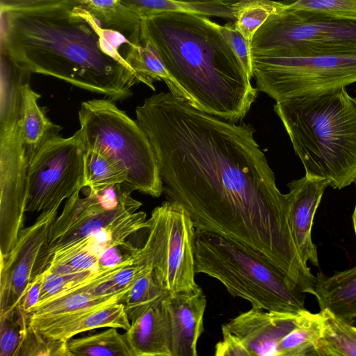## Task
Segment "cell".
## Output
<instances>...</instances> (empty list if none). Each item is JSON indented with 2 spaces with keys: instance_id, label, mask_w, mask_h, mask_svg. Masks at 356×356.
Wrapping results in <instances>:
<instances>
[{
  "instance_id": "cell-1",
  "label": "cell",
  "mask_w": 356,
  "mask_h": 356,
  "mask_svg": "<svg viewBox=\"0 0 356 356\" xmlns=\"http://www.w3.org/2000/svg\"><path fill=\"white\" fill-rule=\"evenodd\" d=\"M136 116L154 151L166 200L182 206L196 229L258 252L295 284L311 277L287 195L250 125L207 113L170 91L145 99Z\"/></svg>"
},
{
  "instance_id": "cell-34",
  "label": "cell",
  "mask_w": 356,
  "mask_h": 356,
  "mask_svg": "<svg viewBox=\"0 0 356 356\" xmlns=\"http://www.w3.org/2000/svg\"><path fill=\"white\" fill-rule=\"evenodd\" d=\"M222 339L215 346L217 356H250L243 343L234 334L222 325Z\"/></svg>"
},
{
  "instance_id": "cell-16",
  "label": "cell",
  "mask_w": 356,
  "mask_h": 356,
  "mask_svg": "<svg viewBox=\"0 0 356 356\" xmlns=\"http://www.w3.org/2000/svg\"><path fill=\"white\" fill-rule=\"evenodd\" d=\"M148 226L147 214L144 211H136L123 216L85 238L49 250L51 257L49 265L67 263L81 252L99 258L112 247L129 245L130 243L127 239Z\"/></svg>"
},
{
  "instance_id": "cell-24",
  "label": "cell",
  "mask_w": 356,
  "mask_h": 356,
  "mask_svg": "<svg viewBox=\"0 0 356 356\" xmlns=\"http://www.w3.org/2000/svg\"><path fill=\"white\" fill-rule=\"evenodd\" d=\"M88 10L105 28L116 30L128 39L141 33L142 18L120 0H74Z\"/></svg>"
},
{
  "instance_id": "cell-11",
  "label": "cell",
  "mask_w": 356,
  "mask_h": 356,
  "mask_svg": "<svg viewBox=\"0 0 356 356\" xmlns=\"http://www.w3.org/2000/svg\"><path fill=\"white\" fill-rule=\"evenodd\" d=\"M20 104L0 106V250L15 246L24 228L29 156L19 122Z\"/></svg>"
},
{
  "instance_id": "cell-12",
  "label": "cell",
  "mask_w": 356,
  "mask_h": 356,
  "mask_svg": "<svg viewBox=\"0 0 356 356\" xmlns=\"http://www.w3.org/2000/svg\"><path fill=\"white\" fill-rule=\"evenodd\" d=\"M58 209L40 212L35 222L21 229L14 248L1 254L0 317L19 307L30 283L47 267L49 232Z\"/></svg>"
},
{
  "instance_id": "cell-7",
  "label": "cell",
  "mask_w": 356,
  "mask_h": 356,
  "mask_svg": "<svg viewBox=\"0 0 356 356\" xmlns=\"http://www.w3.org/2000/svg\"><path fill=\"white\" fill-rule=\"evenodd\" d=\"M252 59L257 88L276 102L356 82V51H287Z\"/></svg>"
},
{
  "instance_id": "cell-14",
  "label": "cell",
  "mask_w": 356,
  "mask_h": 356,
  "mask_svg": "<svg viewBox=\"0 0 356 356\" xmlns=\"http://www.w3.org/2000/svg\"><path fill=\"white\" fill-rule=\"evenodd\" d=\"M163 304L170 325L172 356H197V342L204 332L207 306L202 288L168 293Z\"/></svg>"
},
{
  "instance_id": "cell-4",
  "label": "cell",
  "mask_w": 356,
  "mask_h": 356,
  "mask_svg": "<svg viewBox=\"0 0 356 356\" xmlns=\"http://www.w3.org/2000/svg\"><path fill=\"white\" fill-rule=\"evenodd\" d=\"M305 175L334 189L356 182V100L346 88L276 102Z\"/></svg>"
},
{
  "instance_id": "cell-33",
  "label": "cell",
  "mask_w": 356,
  "mask_h": 356,
  "mask_svg": "<svg viewBox=\"0 0 356 356\" xmlns=\"http://www.w3.org/2000/svg\"><path fill=\"white\" fill-rule=\"evenodd\" d=\"M220 30L234 54L251 79L254 77V74L250 42L236 29L234 23L229 22L224 25H220Z\"/></svg>"
},
{
  "instance_id": "cell-25",
  "label": "cell",
  "mask_w": 356,
  "mask_h": 356,
  "mask_svg": "<svg viewBox=\"0 0 356 356\" xmlns=\"http://www.w3.org/2000/svg\"><path fill=\"white\" fill-rule=\"evenodd\" d=\"M83 161L84 188H88L87 194L96 195L111 186L127 184L126 171L104 153L86 149Z\"/></svg>"
},
{
  "instance_id": "cell-2",
  "label": "cell",
  "mask_w": 356,
  "mask_h": 356,
  "mask_svg": "<svg viewBox=\"0 0 356 356\" xmlns=\"http://www.w3.org/2000/svg\"><path fill=\"white\" fill-rule=\"evenodd\" d=\"M99 21L73 0L51 7L1 10V54L23 72L51 76L113 102L139 83L102 47Z\"/></svg>"
},
{
  "instance_id": "cell-5",
  "label": "cell",
  "mask_w": 356,
  "mask_h": 356,
  "mask_svg": "<svg viewBox=\"0 0 356 356\" xmlns=\"http://www.w3.org/2000/svg\"><path fill=\"white\" fill-rule=\"evenodd\" d=\"M195 271L219 281L234 297L267 311L305 309L300 291L258 252L227 237L196 229Z\"/></svg>"
},
{
  "instance_id": "cell-39",
  "label": "cell",
  "mask_w": 356,
  "mask_h": 356,
  "mask_svg": "<svg viewBox=\"0 0 356 356\" xmlns=\"http://www.w3.org/2000/svg\"><path fill=\"white\" fill-rule=\"evenodd\" d=\"M355 100H356V98H355Z\"/></svg>"
},
{
  "instance_id": "cell-26",
  "label": "cell",
  "mask_w": 356,
  "mask_h": 356,
  "mask_svg": "<svg viewBox=\"0 0 356 356\" xmlns=\"http://www.w3.org/2000/svg\"><path fill=\"white\" fill-rule=\"evenodd\" d=\"M70 356H134L124 334L117 328L67 341Z\"/></svg>"
},
{
  "instance_id": "cell-30",
  "label": "cell",
  "mask_w": 356,
  "mask_h": 356,
  "mask_svg": "<svg viewBox=\"0 0 356 356\" xmlns=\"http://www.w3.org/2000/svg\"><path fill=\"white\" fill-rule=\"evenodd\" d=\"M90 202V196L81 197L80 191L70 197L52 223L49 232L48 249L55 245L65 233L83 216Z\"/></svg>"
},
{
  "instance_id": "cell-3",
  "label": "cell",
  "mask_w": 356,
  "mask_h": 356,
  "mask_svg": "<svg viewBox=\"0 0 356 356\" xmlns=\"http://www.w3.org/2000/svg\"><path fill=\"white\" fill-rule=\"evenodd\" d=\"M142 30L174 81L173 95L232 122L247 115L259 90L220 24L203 15L168 12L143 17Z\"/></svg>"
},
{
  "instance_id": "cell-20",
  "label": "cell",
  "mask_w": 356,
  "mask_h": 356,
  "mask_svg": "<svg viewBox=\"0 0 356 356\" xmlns=\"http://www.w3.org/2000/svg\"><path fill=\"white\" fill-rule=\"evenodd\" d=\"M131 322L124 304L118 302L93 310L69 321L35 330L54 340L68 341L75 335L102 327H115L127 330Z\"/></svg>"
},
{
  "instance_id": "cell-23",
  "label": "cell",
  "mask_w": 356,
  "mask_h": 356,
  "mask_svg": "<svg viewBox=\"0 0 356 356\" xmlns=\"http://www.w3.org/2000/svg\"><path fill=\"white\" fill-rule=\"evenodd\" d=\"M120 1L141 18L162 13L181 12L234 21L232 5L223 3H184L174 0Z\"/></svg>"
},
{
  "instance_id": "cell-22",
  "label": "cell",
  "mask_w": 356,
  "mask_h": 356,
  "mask_svg": "<svg viewBox=\"0 0 356 356\" xmlns=\"http://www.w3.org/2000/svg\"><path fill=\"white\" fill-rule=\"evenodd\" d=\"M323 324L316 356H356V326L328 309L321 310Z\"/></svg>"
},
{
  "instance_id": "cell-35",
  "label": "cell",
  "mask_w": 356,
  "mask_h": 356,
  "mask_svg": "<svg viewBox=\"0 0 356 356\" xmlns=\"http://www.w3.org/2000/svg\"><path fill=\"white\" fill-rule=\"evenodd\" d=\"M70 0H1L2 10H26L61 5Z\"/></svg>"
},
{
  "instance_id": "cell-38",
  "label": "cell",
  "mask_w": 356,
  "mask_h": 356,
  "mask_svg": "<svg viewBox=\"0 0 356 356\" xmlns=\"http://www.w3.org/2000/svg\"><path fill=\"white\" fill-rule=\"evenodd\" d=\"M352 219H353V224L355 234V237H356V202H355V209H354V211H353V213L352 216Z\"/></svg>"
},
{
  "instance_id": "cell-19",
  "label": "cell",
  "mask_w": 356,
  "mask_h": 356,
  "mask_svg": "<svg viewBox=\"0 0 356 356\" xmlns=\"http://www.w3.org/2000/svg\"><path fill=\"white\" fill-rule=\"evenodd\" d=\"M40 95L27 81L20 87L19 122L29 160L49 139L58 136L61 127L54 124L38 104Z\"/></svg>"
},
{
  "instance_id": "cell-9",
  "label": "cell",
  "mask_w": 356,
  "mask_h": 356,
  "mask_svg": "<svg viewBox=\"0 0 356 356\" xmlns=\"http://www.w3.org/2000/svg\"><path fill=\"white\" fill-rule=\"evenodd\" d=\"M298 51H356V19L286 9L255 33L252 56Z\"/></svg>"
},
{
  "instance_id": "cell-6",
  "label": "cell",
  "mask_w": 356,
  "mask_h": 356,
  "mask_svg": "<svg viewBox=\"0 0 356 356\" xmlns=\"http://www.w3.org/2000/svg\"><path fill=\"white\" fill-rule=\"evenodd\" d=\"M114 102L95 99L81 103L79 121L85 147L117 162L134 191L159 197L163 185L152 144L137 121Z\"/></svg>"
},
{
  "instance_id": "cell-17",
  "label": "cell",
  "mask_w": 356,
  "mask_h": 356,
  "mask_svg": "<svg viewBox=\"0 0 356 356\" xmlns=\"http://www.w3.org/2000/svg\"><path fill=\"white\" fill-rule=\"evenodd\" d=\"M163 299L131 323L124 334L134 356H172L170 325Z\"/></svg>"
},
{
  "instance_id": "cell-32",
  "label": "cell",
  "mask_w": 356,
  "mask_h": 356,
  "mask_svg": "<svg viewBox=\"0 0 356 356\" xmlns=\"http://www.w3.org/2000/svg\"><path fill=\"white\" fill-rule=\"evenodd\" d=\"M286 9L356 19V0H295Z\"/></svg>"
},
{
  "instance_id": "cell-27",
  "label": "cell",
  "mask_w": 356,
  "mask_h": 356,
  "mask_svg": "<svg viewBox=\"0 0 356 356\" xmlns=\"http://www.w3.org/2000/svg\"><path fill=\"white\" fill-rule=\"evenodd\" d=\"M287 6V3L273 0H239L232 5L233 23L251 45L255 33L266 19Z\"/></svg>"
},
{
  "instance_id": "cell-21",
  "label": "cell",
  "mask_w": 356,
  "mask_h": 356,
  "mask_svg": "<svg viewBox=\"0 0 356 356\" xmlns=\"http://www.w3.org/2000/svg\"><path fill=\"white\" fill-rule=\"evenodd\" d=\"M142 29V26H141ZM124 60L134 72L138 82H142L155 90L154 81H163L170 92L175 90L174 81L165 67L151 41L142 30L141 37L130 41L122 54Z\"/></svg>"
},
{
  "instance_id": "cell-29",
  "label": "cell",
  "mask_w": 356,
  "mask_h": 356,
  "mask_svg": "<svg viewBox=\"0 0 356 356\" xmlns=\"http://www.w3.org/2000/svg\"><path fill=\"white\" fill-rule=\"evenodd\" d=\"M323 324L321 312L308 311L304 320L281 341L279 356L314 355L315 347L321 337Z\"/></svg>"
},
{
  "instance_id": "cell-13",
  "label": "cell",
  "mask_w": 356,
  "mask_h": 356,
  "mask_svg": "<svg viewBox=\"0 0 356 356\" xmlns=\"http://www.w3.org/2000/svg\"><path fill=\"white\" fill-rule=\"evenodd\" d=\"M298 312L267 311L252 307L223 325L245 346L250 356H279L283 338L305 318Z\"/></svg>"
},
{
  "instance_id": "cell-8",
  "label": "cell",
  "mask_w": 356,
  "mask_h": 356,
  "mask_svg": "<svg viewBox=\"0 0 356 356\" xmlns=\"http://www.w3.org/2000/svg\"><path fill=\"white\" fill-rule=\"evenodd\" d=\"M142 252L168 293L191 291L200 286L195 280L196 229L188 211L166 200L155 207Z\"/></svg>"
},
{
  "instance_id": "cell-18",
  "label": "cell",
  "mask_w": 356,
  "mask_h": 356,
  "mask_svg": "<svg viewBox=\"0 0 356 356\" xmlns=\"http://www.w3.org/2000/svg\"><path fill=\"white\" fill-rule=\"evenodd\" d=\"M314 296L321 309H328L343 320L353 323L356 318V266L327 276L316 277Z\"/></svg>"
},
{
  "instance_id": "cell-37",
  "label": "cell",
  "mask_w": 356,
  "mask_h": 356,
  "mask_svg": "<svg viewBox=\"0 0 356 356\" xmlns=\"http://www.w3.org/2000/svg\"><path fill=\"white\" fill-rule=\"evenodd\" d=\"M67 263L81 270L95 271L104 268L100 265L99 258L87 252H80Z\"/></svg>"
},
{
  "instance_id": "cell-28",
  "label": "cell",
  "mask_w": 356,
  "mask_h": 356,
  "mask_svg": "<svg viewBox=\"0 0 356 356\" xmlns=\"http://www.w3.org/2000/svg\"><path fill=\"white\" fill-rule=\"evenodd\" d=\"M168 293L152 269L138 279L123 302L131 323L162 300Z\"/></svg>"
},
{
  "instance_id": "cell-31",
  "label": "cell",
  "mask_w": 356,
  "mask_h": 356,
  "mask_svg": "<svg viewBox=\"0 0 356 356\" xmlns=\"http://www.w3.org/2000/svg\"><path fill=\"white\" fill-rule=\"evenodd\" d=\"M70 356L67 341L49 339L29 324L22 338L17 356Z\"/></svg>"
},
{
  "instance_id": "cell-15",
  "label": "cell",
  "mask_w": 356,
  "mask_h": 356,
  "mask_svg": "<svg viewBox=\"0 0 356 356\" xmlns=\"http://www.w3.org/2000/svg\"><path fill=\"white\" fill-rule=\"evenodd\" d=\"M289 217L300 255L305 263L318 266L317 248L312 241V229L316 211L330 182L305 175L287 184Z\"/></svg>"
},
{
  "instance_id": "cell-36",
  "label": "cell",
  "mask_w": 356,
  "mask_h": 356,
  "mask_svg": "<svg viewBox=\"0 0 356 356\" xmlns=\"http://www.w3.org/2000/svg\"><path fill=\"white\" fill-rule=\"evenodd\" d=\"M43 273L36 275L29 285L19 307L22 312L30 316L31 309L38 303L41 296Z\"/></svg>"
},
{
  "instance_id": "cell-10",
  "label": "cell",
  "mask_w": 356,
  "mask_h": 356,
  "mask_svg": "<svg viewBox=\"0 0 356 356\" xmlns=\"http://www.w3.org/2000/svg\"><path fill=\"white\" fill-rule=\"evenodd\" d=\"M86 147L80 129L72 136H56L45 142L29 160L26 212L60 207L84 188Z\"/></svg>"
}]
</instances>
